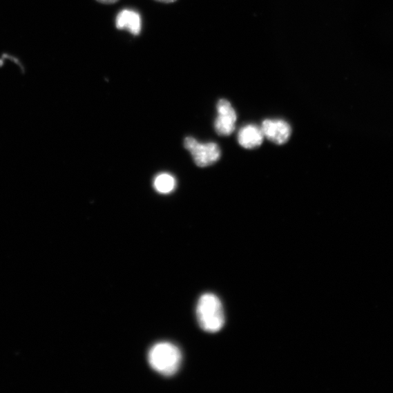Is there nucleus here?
Returning a JSON list of instances; mask_svg holds the SVG:
<instances>
[{
	"label": "nucleus",
	"mask_w": 393,
	"mask_h": 393,
	"mask_svg": "<svg viewBox=\"0 0 393 393\" xmlns=\"http://www.w3.org/2000/svg\"><path fill=\"white\" fill-rule=\"evenodd\" d=\"M200 327L209 333L220 332L225 323L224 311L218 296L205 294L200 296L196 309Z\"/></svg>",
	"instance_id": "obj_1"
},
{
	"label": "nucleus",
	"mask_w": 393,
	"mask_h": 393,
	"mask_svg": "<svg viewBox=\"0 0 393 393\" xmlns=\"http://www.w3.org/2000/svg\"><path fill=\"white\" fill-rule=\"evenodd\" d=\"M182 360L180 349L169 343L156 344L148 354V361L153 370L166 376H171L178 373Z\"/></svg>",
	"instance_id": "obj_2"
},
{
	"label": "nucleus",
	"mask_w": 393,
	"mask_h": 393,
	"mask_svg": "<svg viewBox=\"0 0 393 393\" xmlns=\"http://www.w3.org/2000/svg\"><path fill=\"white\" fill-rule=\"evenodd\" d=\"M184 144L186 150L191 153L195 164L199 167L210 166L221 157L220 148L215 143L202 144L193 137H186Z\"/></svg>",
	"instance_id": "obj_3"
},
{
	"label": "nucleus",
	"mask_w": 393,
	"mask_h": 393,
	"mask_svg": "<svg viewBox=\"0 0 393 393\" xmlns=\"http://www.w3.org/2000/svg\"><path fill=\"white\" fill-rule=\"evenodd\" d=\"M216 109L218 113L214 124L216 133L224 137L231 135L236 130L237 120V115L233 107L227 100L221 99L216 106Z\"/></svg>",
	"instance_id": "obj_4"
},
{
	"label": "nucleus",
	"mask_w": 393,
	"mask_h": 393,
	"mask_svg": "<svg viewBox=\"0 0 393 393\" xmlns=\"http://www.w3.org/2000/svg\"><path fill=\"white\" fill-rule=\"evenodd\" d=\"M264 137L276 144L287 143L291 135V128L282 119H265L262 126Z\"/></svg>",
	"instance_id": "obj_5"
},
{
	"label": "nucleus",
	"mask_w": 393,
	"mask_h": 393,
	"mask_svg": "<svg viewBox=\"0 0 393 393\" xmlns=\"http://www.w3.org/2000/svg\"><path fill=\"white\" fill-rule=\"evenodd\" d=\"M115 26L119 30H127L134 36H139L142 26L141 15L134 10H122L116 17Z\"/></svg>",
	"instance_id": "obj_6"
},
{
	"label": "nucleus",
	"mask_w": 393,
	"mask_h": 393,
	"mask_svg": "<svg viewBox=\"0 0 393 393\" xmlns=\"http://www.w3.org/2000/svg\"><path fill=\"white\" fill-rule=\"evenodd\" d=\"M262 128L254 125L242 127L238 132L239 144L245 148H254L262 145L264 140Z\"/></svg>",
	"instance_id": "obj_7"
},
{
	"label": "nucleus",
	"mask_w": 393,
	"mask_h": 393,
	"mask_svg": "<svg viewBox=\"0 0 393 393\" xmlns=\"http://www.w3.org/2000/svg\"><path fill=\"white\" fill-rule=\"evenodd\" d=\"M175 180L169 173H160L154 180L153 186L155 191L161 194H169L174 191Z\"/></svg>",
	"instance_id": "obj_8"
},
{
	"label": "nucleus",
	"mask_w": 393,
	"mask_h": 393,
	"mask_svg": "<svg viewBox=\"0 0 393 393\" xmlns=\"http://www.w3.org/2000/svg\"><path fill=\"white\" fill-rule=\"evenodd\" d=\"M97 2L105 5H112L117 3L119 0H97Z\"/></svg>",
	"instance_id": "obj_9"
},
{
	"label": "nucleus",
	"mask_w": 393,
	"mask_h": 393,
	"mask_svg": "<svg viewBox=\"0 0 393 393\" xmlns=\"http://www.w3.org/2000/svg\"><path fill=\"white\" fill-rule=\"evenodd\" d=\"M155 1L159 2V3H162L169 4V3H174L175 1H178V0H155Z\"/></svg>",
	"instance_id": "obj_10"
}]
</instances>
